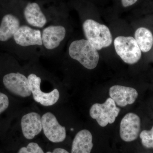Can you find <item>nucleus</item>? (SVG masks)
<instances>
[{"mask_svg":"<svg viewBox=\"0 0 153 153\" xmlns=\"http://www.w3.org/2000/svg\"><path fill=\"white\" fill-rule=\"evenodd\" d=\"M120 111V108L117 107L112 99L108 98L102 104H93L90 108V115L100 126L103 127L108 123H113Z\"/></svg>","mask_w":153,"mask_h":153,"instance_id":"nucleus-4","label":"nucleus"},{"mask_svg":"<svg viewBox=\"0 0 153 153\" xmlns=\"http://www.w3.org/2000/svg\"><path fill=\"white\" fill-rule=\"evenodd\" d=\"M134 37L142 52H147L151 50L153 46V36L150 30L144 27L138 28L135 31Z\"/></svg>","mask_w":153,"mask_h":153,"instance_id":"nucleus-16","label":"nucleus"},{"mask_svg":"<svg viewBox=\"0 0 153 153\" xmlns=\"http://www.w3.org/2000/svg\"><path fill=\"white\" fill-rule=\"evenodd\" d=\"M28 79L34 100L44 106L53 105L59 100L60 93L58 89L55 88L49 93H45L41 91V78L37 74L31 73L28 76Z\"/></svg>","mask_w":153,"mask_h":153,"instance_id":"nucleus-7","label":"nucleus"},{"mask_svg":"<svg viewBox=\"0 0 153 153\" xmlns=\"http://www.w3.org/2000/svg\"><path fill=\"white\" fill-rule=\"evenodd\" d=\"M92 139V134L89 131H80L73 140L71 153H90L93 146Z\"/></svg>","mask_w":153,"mask_h":153,"instance_id":"nucleus-15","label":"nucleus"},{"mask_svg":"<svg viewBox=\"0 0 153 153\" xmlns=\"http://www.w3.org/2000/svg\"><path fill=\"white\" fill-rule=\"evenodd\" d=\"M140 130V119L137 115L129 113L125 116L120 123V136L127 142L137 138Z\"/></svg>","mask_w":153,"mask_h":153,"instance_id":"nucleus-10","label":"nucleus"},{"mask_svg":"<svg viewBox=\"0 0 153 153\" xmlns=\"http://www.w3.org/2000/svg\"><path fill=\"white\" fill-rule=\"evenodd\" d=\"M41 31L42 49L48 52L57 50L64 41L66 34L65 27L58 23L47 25Z\"/></svg>","mask_w":153,"mask_h":153,"instance_id":"nucleus-5","label":"nucleus"},{"mask_svg":"<svg viewBox=\"0 0 153 153\" xmlns=\"http://www.w3.org/2000/svg\"><path fill=\"white\" fill-rule=\"evenodd\" d=\"M18 153H44L42 148L36 143H30L19 149Z\"/></svg>","mask_w":153,"mask_h":153,"instance_id":"nucleus-18","label":"nucleus"},{"mask_svg":"<svg viewBox=\"0 0 153 153\" xmlns=\"http://www.w3.org/2000/svg\"><path fill=\"white\" fill-rule=\"evenodd\" d=\"M42 129L45 136L52 143L62 142L66 139V128L60 125L56 117L51 112H47L41 117Z\"/></svg>","mask_w":153,"mask_h":153,"instance_id":"nucleus-9","label":"nucleus"},{"mask_svg":"<svg viewBox=\"0 0 153 153\" xmlns=\"http://www.w3.org/2000/svg\"><path fill=\"white\" fill-rule=\"evenodd\" d=\"M21 126L24 137L28 140L33 139L42 131L41 117L37 113L27 114L22 117Z\"/></svg>","mask_w":153,"mask_h":153,"instance_id":"nucleus-13","label":"nucleus"},{"mask_svg":"<svg viewBox=\"0 0 153 153\" xmlns=\"http://www.w3.org/2000/svg\"><path fill=\"white\" fill-rule=\"evenodd\" d=\"M14 41L19 47L23 48L40 47L42 49L41 31L23 24L13 36Z\"/></svg>","mask_w":153,"mask_h":153,"instance_id":"nucleus-6","label":"nucleus"},{"mask_svg":"<svg viewBox=\"0 0 153 153\" xmlns=\"http://www.w3.org/2000/svg\"><path fill=\"white\" fill-rule=\"evenodd\" d=\"M25 24L36 29L44 28L48 24L47 17L36 2H29L23 11Z\"/></svg>","mask_w":153,"mask_h":153,"instance_id":"nucleus-11","label":"nucleus"},{"mask_svg":"<svg viewBox=\"0 0 153 153\" xmlns=\"http://www.w3.org/2000/svg\"><path fill=\"white\" fill-rule=\"evenodd\" d=\"M114 46L117 55L126 63L134 64L141 57L142 51L132 37L118 36L115 39Z\"/></svg>","mask_w":153,"mask_h":153,"instance_id":"nucleus-3","label":"nucleus"},{"mask_svg":"<svg viewBox=\"0 0 153 153\" xmlns=\"http://www.w3.org/2000/svg\"><path fill=\"white\" fill-rule=\"evenodd\" d=\"M140 137L144 146L148 149H153V126L150 130L143 131L140 134Z\"/></svg>","mask_w":153,"mask_h":153,"instance_id":"nucleus-17","label":"nucleus"},{"mask_svg":"<svg viewBox=\"0 0 153 153\" xmlns=\"http://www.w3.org/2000/svg\"><path fill=\"white\" fill-rule=\"evenodd\" d=\"M22 25L18 17L11 14L5 15L0 23V41L6 42L13 38Z\"/></svg>","mask_w":153,"mask_h":153,"instance_id":"nucleus-14","label":"nucleus"},{"mask_svg":"<svg viewBox=\"0 0 153 153\" xmlns=\"http://www.w3.org/2000/svg\"><path fill=\"white\" fill-rule=\"evenodd\" d=\"M109 94L118 106L125 107L132 104L137 98L138 94L135 89L120 85H115L110 88Z\"/></svg>","mask_w":153,"mask_h":153,"instance_id":"nucleus-12","label":"nucleus"},{"mask_svg":"<svg viewBox=\"0 0 153 153\" xmlns=\"http://www.w3.org/2000/svg\"><path fill=\"white\" fill-rule=\"evenodd\" d=\"M71 58L79 62L88 69H94L99 60L97 50L89 41L85 39L75 40L71 42L68 49Z\"/></svg>","mask_w":153,"mask_h":153,"instance_id":"nucleus-1","label":"nucleus"},{"mask_svg":"<svg viewBox=\"0 0 153 153\" xmlns=\"http://www.w3.org/2000/svg\"><path fill=\"white\" fill-rule=\"evenodd\" d=\"M46 153H69L68 151L62 148H56L53 152H48Z\"/></svg>","mask_w":153,"mask_h":153,"instance_id":"nucleus-21","label":"nucleus"},{"mask_svg":"<svg viewBox=\"0 0 153 153\" xmlns=\"http://www.w3.org/2000/svg\"><path fill=\"white\" fill-rule=\"evenodd\" d=\"M137 1L138 0H121V2L124 7H128L135 4Z\"/></svg>","mask_w":153,"mask_h":153,"instance_id":"nucleus-20","label":"nucleus"},{"mask_svg":"<svg viewBox=\"0 0 153 153\" xmlns=\"http://www.w3.org/2000/svg\"><path fill=\"white\" fill-rule=\"evenodd\" d=\"M3 82L6 88L15 95L26 97L32 94L28 77L20 72L5 74L3 77Z\"/></svg>","mask_w":153,"mask_h":153,"instance_id":"nucleus-8","label":"nucleus"},{"mask_svg":"<svg viewBox=\"0 0 153 153\" xmlns=\"http://www.w3.org/2000/svg\"><path fill=\"white\" fill-rule=\"evenodd\" d=\"M82 29L87 41L97 50L110 46L112 37L109 29L105 25H101L92 19L85 20Z\"/></svg>","mask_w":153,"mask_h":153,"instance_id":"nucleus-2","label":"nucleus"},{"mask_svg":"<svg viewBox=\"0 0 153 153\" xmlns=\"http://www.w3.org/2000/svg\"><path fill=\"white\" fill-rule=\"evenodd\" d=\"M9 105V100L7 96L0 92V114L7 109Z\"/></svg>","mask_w":153,"mask_h":153,"instance_id":"nucleus-19","label":"nucleus"}]
</instances>
